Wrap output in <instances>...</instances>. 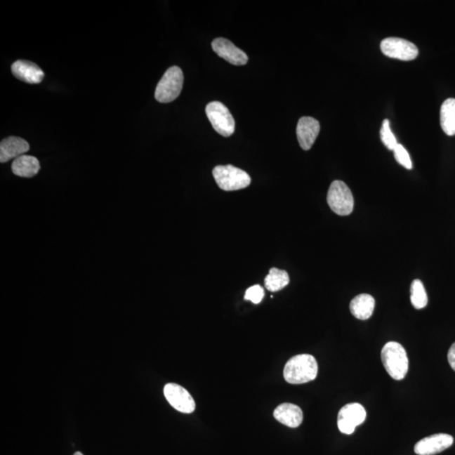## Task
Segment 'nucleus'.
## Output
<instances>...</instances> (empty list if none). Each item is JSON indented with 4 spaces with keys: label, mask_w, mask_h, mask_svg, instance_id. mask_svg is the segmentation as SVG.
Instances as JSON below:
<instances>
[{
    "label": "nucleus",
    "mask_w": 455,
    "mask_h": 455,
    "mask_svg": "<svg viewBox=\"0 0 455 455\" xmlns=\"http://www.w3.org/2000/svg\"><path fill=\"white\" fill-rule=\"evenodd\" d=\"M440 124L442 131L449 136L455 135V99H447L440 109Z\"/></svg>",
    "instance_id": "obj_18"
},
{
    "label": "nucleus",
    "mask_w": 455,
    "mask_h": 455,
    "mask_svg": "<svg viewBox=\"0 0 455 455\" xmlns=\"http://www.w3.org/2000/svg\"><path fill=\"white\" fill-rule=\"evenodd\" d=\"M367 413L364 407L360 403L345 404L338 413L337 425L341 433L352 434L356 427L361 425L366 419Z\"/></svg>",
    "instance_id": "obj_8"
},
{
    "label": "nucleus",
    "mask_w": 455,
    "mask_h": 455,
    "mask_svg": "<svg viewBox=\"0 0 455 455\" xmlns=\"http://www.w3.org/2000/svg\"><path fill=\"white\" fill-rule=\"evenodd\" d=\"M40 162L31 155H21L12 163V171L15 176L31 178L40 171Z\"/></svg>",
    "instance_id": "obj_17"
},
{
    "label": "nucleus",
    "mask_w": 455,
    "mask_h": 455,
    "mask_svg": "<svg viewBox=\"0 0 455 455\" xmlns=\"http://www.w3.org/2000/svg\"><path fill=\"white\" fill-rule=\"evenodd\" d=\"M381 49L385 56L411 61L418 56V48L412 42L399 37H387L381 44Z\"/></svg>",
    "instance_id": "obj_7"
},
{
    "label": "nucleus",
    "mask_w": 455,
    "mask_h": 455,
    "mask_svg": "<svg viewBox=\"0 0 455 455\" xmlns=\"http://www.w3.org/2000/svg\"><path fill=\"white\" fill-rule=\"evenodd\" d=\"M454 437L449 434L437 433L423 438L415 445V453L417 455H435L452 446Z\"/></svg>",
    "instance_id": "obj_10"
},
{
    "label": "nucleus",
    "mask_w": 455,
    "mask_h": 455,
    "mask_svg": "<svg viewBox=\"0 0 455 455\" xmlns=\"http://www.w3.org/2000/svg\"><path fill=\"white\" fill-rule=\"evenodd\" d=\"M264 289L263 286L260 285H254L251 286L246 290V295H244V299L246 301H250L253 303H259L263 301L264 297Z\"/></svg>",
    "instance_id": "obj_23"
},
{
    "label": "nucleus",
    "mask_w": 455,
    "mask_h": 455,
    "mask_svg": "<svg viewBox=\"0 0 455 455\" xmlns=\"http://www.w3.org/2000/svg\"><path fill=\"white\" fill-rule=\"evenodd\" d=\"M428 295L423 282L419 279H416L412 282L411 286V302L415 309H423L428 305Z\"/></svg>",
    "instance_id": "obj_20"
},
{
    "label": "nucleus",
    "mask_w": 455,
    "mask_h": 455,
    "mask_svg": "<svg viewBox=\"0 0 455 455\" xmlns=\"http://www.w3.org/2000/svg\"><path fill=\"white\" fill-rule=\"evenodd\" d=\"M29 150V145L25 139L18 137L4 138L0 143V162L6 163L12 159L24 155Z\"/></svg>",
    "instance_id": "obj_14"
},
{
    "label": "nucleus",
    "mask_w": 455,
    "mask_h": 455,
    "mask_svg": "<svg viewBox=\"0 0 455 455\" xmlns=\"http://www.w3.org/2000/svg\"><path fill=\"white\" fill-rule=\"evenodd\" d=\"M393 151L396 161H397L400 164H402V166L404 168H407V170H411V159L410 155H409L408 154L407 150L404 149V146L398 143Z\"/></svg>",
    "instance_id": "obj_22"
},
{
    "label": "nucleus",
    "mask_w": 455,
    "mask_h": 455,
    "mask_svg": "<svg viewBox=\"0 0 455 455\" xmlns=\"http://www.w3.org/2000/svg\"><path fill=\"white\" fill-rule=\"evenodd\" d=\"M273 416L279 423L292 428L301 426L303 419L301 408L291 403L279 404L274 411Z\"/></svg>",
    "instance_id": "obj_15"
},
{
    "label": "nucleus",
    "mask_w": 455,
    "mask_h": 455,
    "mask_svg": "<svg viewBox=\"0 0 455 455\" xmlns=\"http://www.w3.org/2000/svg\"><path fill=\"white\" fill-rule=\"evenodd\" d=\"M212 48L219 57L225 59L231 65L242 66L246 65L248 56L236 46L233 42L225 38L219 37L212 42Z\"/></svg>",
    "instance_id": "obj_11"
},
{
    "label": "nucleus",
    "mask_w": 455,
    "mask_h": 455,
    "mask_svg": "<svg viewBox=\"0 0 455 455\" xmlns=\"http://www.w3.org/2000/svg\"><path fill=\"white\" fill-rule=\"evenodd\" d=\"M381 140L388 150H394L396 145H398L397 140L390 129L389 120H383L382 128L381 130Z\"/></svg>",
    "instance_id": "obj_21"
},
{
    "label": "nucleus",
    "mask_w": 455,
    "mask_h": 455,
    "mask_svg": "<svg viewBox=\"0 0 455 455\" xmlns=\"http://www.w3.org/2000/svg\"><path fill=\"white\" fill-rule=\"evenodd\" d=\"M213 176L218 187L231 192L246 188L251 184V177L247 172L231 164L218 166L213 169Z\"/></svg>",
    "instance_id": "obj_4"
},
{
    "label": "nucleus",
    "mask_w": 455,
    "mask_h": 455,
    "mask_svg": "<svg viewBox=\"0 0 455 455\" xmlns=\"http://www.w3.org/2000/svg\"><path fill=\"white\" fill-rule=\"evenodd\" d=\"M11 71L15 78L31 84L41 83L45 75L44 72L36 63L25 60H18L13 63Z\"/></svg>",
    "instance_id": "obj_13"
},
{
    "label": "nucleus",
    "mask_w": 455,
    "mask_h": 455,
    "mask_svg": "<svg viewBox=\"0 0 455 455\" xmlns=\"http://www.w3.org/2000/svg\"><path fill=\"white\" fill-rule=\"evenodd\" d=\"M375 307L374 298L369 294L357 295L350 303V311L358 319L366 320L372 316Z\"/></svg>",
    "instance_id": "obj_16"
},
{
    "label": "nucleus",
    "mask_w": 455,
    "mask_h": 455,
    "mask_svg": "<svg viewBox=\"0 0 455 455\" xmlns=\"http://www.w3.org/2000/svg\"><path fill=\"white\" fill-rule=\"evenodd\" d=\"M184 75L179 67L173 66L163 75L156 87L154 97L160 103L175 100L183 90Z\"/></svg>",
    "instance_id": "obj_3"
},
{
    "label": "nucleus",
    "mask_w": 455,
    "mask_h": 455,
    "mask_svg": "<svg viewBox=\"0 0 455 455\" xmlns=\"http://www.w3.org/2000/svg\"><path fill=\"white\" fill-rule=\"evenodd\" d=\"M383 367L391 378L402 381L408 372L409 360L406 350L398 343L390 341L381 352Z\"/></svg>",
    "instance_id": "obj_2"
},
{
    "label": "nucleus",
    "mask_w": 455,
    "mask_h": 455,
    "mask_svg": "<svg viewBox=\"0 0 455 455\" xmlns=\"http://www.w3.org/2000/svg\"><path fill=\"white\" fill-rule=\"evenodd\" d=\"M289 284V276L284 270L273 268L265 278V286L270 292H277Z\"/></svg>",
    "instance_id": "obj_19"
},
{
    "label": "nucleus",
    "mask_w": 455,
    "mask_h": 455,
    "mask_svg": "<svg viewBox=\"0 0 455 455\" xmlns=\"http://www.w3.org/2000/svg\"><path fill=\"white\" fill-rule=\"evenodd\" d=\"M164 395L176 410L187 414L195 411L196 404L192 396L183 386L174 383H167L164 388Z\"/></svg>",
    "instance_id": "obj_9"
},
{
    "label": "nucleus",
    "mask_w": 455,
    "mask_h": 455,
    "mask_svg": "<svg viewBox=\"0 0 455 455\" xmlns=\"http://www.w3.org/2000/svg\"><path fill=\"white\" fill-rule=\"evenodd\" d=\"M206 114L213 128L223 137H230L235 133V121L225 105L213 101L206 105Z\"/></svg>",
    "instance_id": "obj_6"
},
{
    "label": "nucleus",
    "mask_w": 455,
    "mask_h": 455,
    "mask_svg": "<svg viewBox=\"0 0 455 455\" xmlns=\"http://www.w3.org/2000/svg\"><path fill=\"white\" fill-rule=\"evenodd\" d=\"M74 455H83V454L80 452H76Z\"/></svg>",
    "instance_id": "obj_25"
},
{
    "label": "nucleus",
    "mask_w": 455,
    "mask_h": 455,
    "mask_svg": "<svg viewBox=\"0 0 455 455\" xmlns=\"http://www.w3.org/2000/svg\"><path fill=\"white\" fill-rule=\"evenodd\" d=\"M327 204L340 216H348L353 211L354 199L351 190L341 180H334L329 188Z\"/></svg>",
    "instance_id": "obj_5"
},
{
    "label": "nucleus",
    "mask_w": 455,
    "mask_h": 455,
    "mask_svg": "<svg viewBox=\"0 0 455 455\" xmlns=\"http://www.w3.org/2000/svg\"><path fill=\"white\" fill-rule=\"evenodd\" d=\"M317 374V362L309 354H301L291 357L286 362L284 370L285 381L292 385H301L314 381Z\"/></svg>",
    "instance_id": "obj_1"
},
{
    "label": "nucleus",
    "mask_w": 455,
    "mask_h": 455,
    "mask_svg": "<svg viewBox=\"0 0 455 455\" xmlns=\"http://www.w3.org/2000/svg\"><path fill=\"white\" fill-rule=\"evenodd\" d=\"M320 130L319 121L310 117H303L297 125V138L303 150H310L317 138Z\"/></svg>",
    "instance_id": "obj_12"
},
{
    "label": "nucleus",
    "mask_w": 455,
    "mask_h": 455,
    "mask_svg": "<svg viewBox=\"0 0 455 455\" xmlns=\"http://www.w3.org/2000/svg\"><path fill=\"white\" fill-rule=\"evenodd\" d=\"M448 360L451 368L455 371V343L451 345L449 350Z\"/></svg>",
    "instance_id": "obj_24"
}]
</instances>
